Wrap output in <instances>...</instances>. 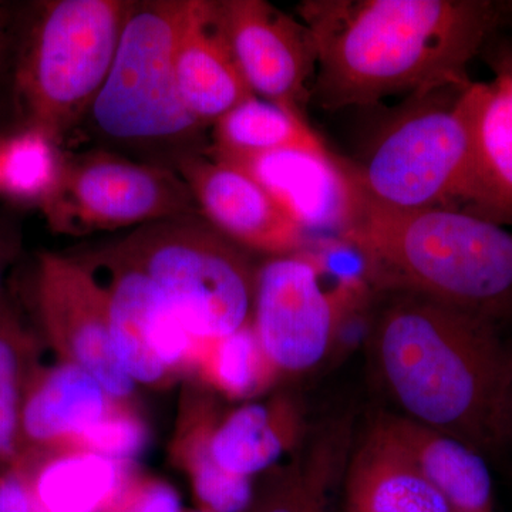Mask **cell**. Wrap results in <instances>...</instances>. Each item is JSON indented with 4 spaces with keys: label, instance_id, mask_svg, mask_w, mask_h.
I'll list each match as a JSON object with an SVG mask.
<instances>
[{
    "label": "cell",
    "instance_id": "cell-6",
    "mask_svg": "<svg viewBox=\"0 0 512 512\" xmlns=\"http://www.w3.org/2000/svg\"><path fill=\"white\" fill-rule=\"evenodd\" d=\"M111 245L156 285L202 352L251 325L256 271L198 212L141 225Z\"/></svg>",
    "mask_w": 512,
    "mask_h": 512
},
{
    "label": "cell",
    "instance_id": "cell-7",
    "mask_svg": "<svg viewBox=\"0 0 512 512\" xmlns=\"http://www.w3.org/2000/svg\"><path fill=\"white\" fill-rule=\"evenodd\" d=\"M460 93L447 101L431 100L434 93L419 97V104L384 128L365 163L353 165L370 197L394 208H453L474 214L476 165Z\"/></svg>",
    "mask_w": 512,
    "mask_h": 512
},
{
    "label": "cell",
    "instance_id": "cell-19",
    "mask_svg": "<svg viewBox=\"0 0 512 512\" xmlns=\"http://www.w3.org/2000/svg\"><path fill=\"white\" fill-rule=\"evenodd\" d=\"M303 437V416L286 397L247 403L205 429L208 453L228 473L251 478L278 466Z\"/></svg>",
    "mask_w": 512,
    "mask_h": 512
},
{
    "label": "cell",
    "instance_id": "cell-17",
    "mask_svg": "<svg viewBox=\"0 0 512 512\" xmlns=\"http://www.w3.org/2000/svg\"><path fill=\"white\" fill-rule=\"evenodd\" d=\"M375 421L451 512H494L493 477L480 451L402 414H382Z\"/></svg>",
    "mask_w": 512,
    "mask_h": 512
},
{
    "label": "cell",
    "instance_id": "cell-25",
    "mask_svg": "<svg viewBox=\"0 0 512 512\" xmlns=\"http://www.w3.org/2000/svg\"><path fill=\"white\" fill-rule=\"evenodd\" d=\"M64 156L59 144L36 130L0 140V195L20 204H43L55 190Z\"/></svg>",
    "mask_w": 512,
    "mask_h": 512
},
{
    "label": "cell",
    "instance_id": "cell-21",
    "mask_svg": "<svg viewBox=\"0 0 512 512\" xmlns=\"http://www.w3.org/2000/svg\"><path fill=\"white\" fill-rule=\"evenodd\" d=\"M350 444V427L330 424L295 460L268 471L244 512H332L333 493L345 476Z\"/></svg>",
    "mask_w": 512,
    "mask_h": 512
},
{
    "label": "cell",
    "instance_id": "cell-15",
    "mask_svg": "<svg viewBox=\"0 0 512 512\" xmlns=\"http://www.w3.org/2000/svg\"><path fill=\"white\" fill-rule=\"evenodd\" d=\"M117 403L97 379L70 360L59 357L53 365H40L29 384L20 416V464L73 447Z\"/></svg>",
    "mask_w": 512,
    "mask_h": 512
},
{
    "label": "cell",
    "instance_id": "cell-12",
    "mask_svg": "<svg viewBox=\"0 0 512 512\" xmlns=\"http://www.w3.org/2000/svg\"><path fill=\"white\" fill-rule=\"evenodd\" d=\"M218 22L256 97L303 114L312 96L316 50L302 22L264 0L215 2Z\"/></svg>",
    "mask_w": 512,
    "mask_h": 512
},
{
    "label": "cell",
    "instance_id": "cell-22",
    "mask_svg": "<svg viewBox=\"0 0 512 512\" xmlns=\"http://www.w3.org/2000/svg\"><path fill=\"white\" fill-rule=\"evenodd\" d=\"M20 466L49 512H104L127 493L128 466L83 448H60Z\"/></svg>",
    "mask_w": 512,
    "mask_h": 512
},
{
    "label": "cell",
    "instance_id": "cell-24",
    "mask_svg": "<svg viewBox=\"0 0 512 512\" xmlns=\"http://www.w3.org/2000/svg\"><path fill=\"white\" fill-rule=\"evenodd\" d=\"M39 362L35 333L5 292L0 295V468L22 461L20 416Z\"/></svg>",
    "mask_w": 512,
    "mask_h": 512
},
{
    "label": "cell",
    "instance_id": "cell-33",
    "mask_svg": "<svg viewBox=\"0 0 512 512\" xmlns=\"http://www.w3.org/2000/svg\"><path fill=\"white\" fill-rule=\"evenodd\" d=\"M511 412H512V392H511Z\"/></svg>",
    "mask_w": 512,
    "mask_h": 512
},
{
    "label": "cell",
    "instance_id": "cell-4",
    "mask_svg": "<svg viewBox=\"0 0 512 512\" xmlns=\"http://www.w3.org/2000/svg\"><path fill=\"white\" fill-rule=\"evenodd\" d=\"M130 6L123 0L5 5L0 84H6L19 130L40 131L60 146L86 120Z\"/></svg>",
    "mask_w": 512,
    "mask_h": 512
},
{
    "label": "cell",
    "instance_id": "cell-5",
    "mask_svg": "<svg viewBox=\"0 0 512 512\" xmlns=\"http://www.w3.org/2000/svg\"><path fill=\"white\" fill-rule=\"evenodd\" d=\"M192 6L194 0L131 2L109 74L86 117L101 140L171 170L208 148L205 127L185 109L175 77V50Z\"/></svg>",
    "mask_w": 512,
    "mask_h": 512
},
{
    "label": "cell",
    "instance_id": "cell-1",
    "mask_svg": "<svg viewBox=\"0 0 512 512\" xmlns=\"http://www.w3.org/2000/svg\"><path fill=\"white\" fill-rule=\"evenodd\" d=\"M298 10L326 110L466 89L468 64L503 28L501 3L487 0H309Z\"/></svg>",
    "mask_w": 512,
    "mask_h": 512
},
{
    "label": "cell",
    "instance_id": "cell-14",
    "mask_svg": "<svg viewBox=\"0 0 512 512\" xmlns=\"http://www.w3.org/2000/svg\"><path fill=\"white\" fill-rule=\"evenodd\" d=\"M229 164L254 177L311 238L326 234L336 241L355 218L362 191L355 168L328 148L281 150Z\"/></svg>",
    "mask_w": 512,
    "mask_h": 512
},
{
    "label": "cell",
    "instance_id": "cell-31",
    "mask_svg": "<svg viewBox=\"0 0 512 512\" xmlns=\"http://www.w3.org/2000/svg\"><path fill=\"white\" fill-rule=\"evenodd\" d=\"M483 52L495 79L500 80L512 92V35L490 37Z\"/></svg>",
    "mask_w": 512,
    "mask_h": 512
},
{
    "label": "cell",
    "instance_id": "cell-29",
    "mask_svg": "<svg viewBox=\"0 0 512 512\" xmlns=\"http://www.w3.org/2000/svg\"><path fill=\"white\" fill-rule=\"evenodd\" d=\"M0 512H49L36 497L22 466L0 468Z\"/></svg>",
    "mask_w": 512,
    "mask_h": 512
},
{
    "label": "cell",
    "instance_id": "cell-9",
    "mask_svg": "<svg viewBox=\"0 0 512 512\" xmlns=\"http://www.w3.org/2000/svg\"><path fill=\"white\" fill-rule=\"evenodd\" d=\"M39 208L49 227L64 235L138 228L198 212L177 171L104 150L64 157L56 188Z\"/></svg>",
    "mask_w": 512,
    "mask_h": 512
},
{
    "label": "cell",
    "instance_id": "cell-20",
    "mask_svg": "<svg viewBox=\"0 0 512 512\" xmlns=\"http://www.w3.org/2000/svg\"><path fill=\"white\" fill-rule=\"evenodd\" d=\"M470 127L476 165L474 214L512 224V92L494 79L471 83L458 96Z\"/></svg>",
    "mask_w": 512,
    "mask_h": 512
},
{
    "label": "cell",
    "instance_id": "cell-2",
    "mask_svg": "<svg viewBox=\"0 0 512 512\" xmlns=\"http://www.w3.org/2000/svg\"><path fill=\"white\" fill-rule=\"evenodd\" d=\"M370 349L402 416L483 456L512 439V350L498 326L397 293L373 322Z\"/></svg>",
    "mask_w": 512,
    "mask_h": 512
},
{
    "label": "cell",
    "instance_id": "cell-10",
    "mask_svg": "<svg viewBox=\"0 0 512 512\" xmlns=\"http://www.w3.org/2000/svg\"><path fill=\"white\" fill-rule=\"evenodd\" d=\"M80 262L106 293L111 345L134 383L160 386L200 365L201 346L141 269L113 245Z\"/></svg>",
    "mask_w": 512,
    "mask_h": 512
},
{
    "label": "cell",
    "instance_id": "cell-27",
    "mask_svg": "<svg viewBox=\"0 0 512 512\" xmlns=\"http://www.w3.org/2000/svg\"><path fill=\"white\" fill-rule=\"evenodd\" d=\"M192 487L205 512H244L254 498L251 478L235 476L218 466L208 453L205 429L195 434L187 456Z\"/></svg>",
    "mask_w": 512,
    "mask_h": 512
},
{
    "label": "cell",
    "instance_id": "cell-13",
    "mask_svg": "<svg viewBox=\"0 0 512 512\" xmlns=\"http://www.w3.org/2000/svg\"><path fill=\"white\" fill-rule=\"evenodd\" d=\"M174 171L190 188L198 214L239 248L279 256L312 247V238L237 165L204 151L181 158Z\"/></svg>",
    "mask_w": 512,
    "mask_h": 512
},
{
    "label": "cell",
    "instance_id": "cell-32",
    "mask_svg": "<svg viewBox=\"0 0 512 512\" xmlns=\"http://www.w3.org/2000/svg\"><path fill=\"white\" fill-rule=\"evenodd\" d=\"M20 251V231L18 222L6 212H0V295L3 293V279L9 266Z\"/></svg>",
    "mask_w": 512,
    "mask_h": 512
},
{
    "label": "cell",
    "instance_id": "cell-8",
    "mask_svg": "<svg viewBox=\"0 0 512 512\" xmlns=\"http://www.w3.org/2000/svg\"><path fill=\"white\" fill-rule=\"evenodd\" d=\"M329 281L328 259L312 247L272 256L256 269L251 326L278 375L319 366L372 291L363 274Z\"/></svg>",
    "mask_w": 512,
    "mask_h": 512
},
{
    "label": "cell",
    "instance_id": "cell-11",
    "mask_svg": "<svg viewBox=\"0 0 512 512\" xmlns=\"http://www.w3.org/2000/svg\"><path fill=\"white\" fill-rule=\"evenodd\" d=\"M33 296L37 319L57 356L83 367L111 399L126 404L136 383L114 353L106 293L92 272L72 256L42 254Z\"/></svg>",
    "mask_w": 512,
    "mask_h": 512
},
{
    "label": "cell",
    "instance_id": "cell-16",
    "mask_svg": "<svg viewBox=\"0 0 512 512\" xmlns=\"http://www.w3.org/2000/svg\"><path fill=\"white\" fill-rule=\"evenodd\" d=\"M175 77L185 109L205 128L255 96L222 33L215 2L194 0L175 50Z\"/></svg>",
    "mask_w": 512,
    "mask_h": 512
},
{
    "label": "cell",
    "instance_id": "cell-30",
    "mask_svg": "<svg viewBox=\"0 0 512 512\" xmlns=\"http://www.w3.org/2000/svg\"><path fill=\"white\" fill-rule=\"evenodd\" d=\"M126 512H181L180 497L171 485L154 481L137 491Z\"/></svg>",
    "mask_w": 512,
    "mask_h": 512
},
{
    "label": "cell",
    "instance_id": "cell-18",
    "mask_svg": "<svg viewBox=\"0 0 512 512\" xmlns=\"http://www.w3.org/2000/svg\"><path fill=\"white\" fill-rule=\"evenodd\" d=\"M342 485L343 512H451L376 421L350 451Z\"/></svg>",
    "mask_w": 512,
    "mask_h": 512
},
{
    "label": "cell",
    "instance_id": "cell-23",
    "mask_svg": "<svg viewBox=\"0 0 512 512\" xmlns=\"http://www.w3.org/2000/svg\"><path fill=\"white\" fill-rule=\"evenodd\" d=\"M325 148L303 114L254 96L212 126V146L207 148V154L227 163H239L275 151Z\"/></svg>",
    "mask_w": 512,
    "mask_h": 512
},
{
    "label": "cell",
    "instance_id": "cell-26",
    "mask_svg": "<svg viewBox=\"0 0 512 512\" xmlns=\"http://www.w3.org/2000/svg\"><path fill=\"white\" fill-rule=\"evenodd\" d=\"M200 366L208 382L235 400L264 393L278 376L251 325L207 346Z\"/></svg>",
    "mask_w": 512,
    "mask_h": 512
},
{
    "label": "cell",
    "instance_id": "cell-28",
    "mask_svg": "<svg viewBox=\"0 0 512 512\" xmlns=\"http://www.w3.org/2000/svg\"><path fill=\"white\" fill-rule=\"evenodd\" d=\"M147 441L146 424L126 404L117 403L73 447L131 466L146 451Z\"/></svg>",
    "mask_w": 512,
    "mask_h": 512
},
{
    "label": "cell",
    "instance_id": "cell-3",
    "mask_svg": "<svg viewBox=\"0 0 512 512\" xmlns=\"http://www.w3.org/2000/svg\"><path fill=\"white\" fill-rule=\"evenodd\" d=\"M360 188L355 218L336 241L356 255L372 291L417 296L495 326L511 318L510 229L453 208L390 207Z\"/></svg>",
    "mask_w": 512,
    "mask_h": 512
}]
</instances>
